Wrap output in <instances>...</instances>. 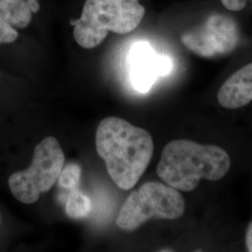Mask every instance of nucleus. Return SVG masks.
<instances>
[{"instance_id":"nucleus-6","label":"nucleus","mask_w":252,"mask_h":252,"mask_svg":"<svg viewBox=\"0 0 252 252\" xmlns=\"http://www.w3.org/2000/svg\"><path fill=\"white\" fill-rule=\"evenodd\" d=\"M238 40L239 32L235 22L222 14H212L203 25L181 36L183 45L204 58L232 53Z\"/></svg>"},{"instance_id":"nucleus-3","label":"nucleus","mask_w":252,"mask_h":252,"mask_svg":"<svg viewBox=\"0 0 252 252\" xmlns=\"http://www.w3.org/2000/svg\"><path fill=\"white\" fill-rule=\"evenodd\" d=\"M145 12L139 0H85L73 36L82 48L93 49L105 40L108 32L125 35L134 31Z\"/></svg>"},{"instance_id":"nucleus-5","label":"nucleus","mask_w":252,"mask_h":252,"mask_svg":"<svg viewBox=\"0 0 252 252\" xmlns=\"http://www.w3.org/2000/svg\"><path fill=\"white\" fill-rule=\"evenodd\" d=\"M63 163L64 154L59 141L54 136H47L36 145L29 167L9 177L11 193L23 204L36 203L41 193L52 189Z\"/></svg>"},{"instance_id":"nucleus-12","label":"nucleus","mask_w":252,"mask_h":252,"mask_svg":"<svg viewBox=\"0 0 252 252\" xmlns=\"http://www.w3.org/2000/svg\"><path fill=\"white\" fill-rule=\"evenodd\" d=\"M18 32L6 21L0 18V44L12 43L18 37Z\"/></svg>"},{"instance_id":"nucleus-14","label":"nucleus","mask_w":252,"mask_h":252,"mask_svg":"<svg viewBox=\"0 0 252 252\" xmlns=\"http://www.w3.org/2000/svg\"><path fill=\"white\" fill-rule=\"evenodd\" d=\"M246 246L250 252H252V222H251L246 232Z\"/></svg>"},{"instance_id":"nucleus-4","label":"nucleus","mask_w":252,"mask_h":252,"mask_svg":"<svg viewBox=\"0 0 252 252\" xmlns=\"http://www.w3.org/2000/svg\"><path fill=\"white\" fill-rule=\"evenodd\" d=\"M185 202L178 189L160 182L144 183L133 191L121 207L116 224L126 231H135L149 220H177L183 215Z\"/></svg>"},{"instance_id":"nucleus-7","label":"nucleus","mask_w":252,"mask_h":252,"mask_svg":"<svg viewBox=\"0 0 252 252\" xmlns=\"http://www.w3.org/2000/svg\"><path fill=\"white\" fill-rule=\"evenodd\" d=\"M129 69L132 85L140 93H147L159 77L172 69L169 57L157 54L148 42H136L129 52Z\"/></svg>"},{"instance_id":"nucleus-11","label":"nucleus","mask_w":252,"mask_h":252,"mask_svg":"<svg viewBox=\"0 0 252 252\" xmlns=\"http://www.w3.org/2000/svg\"><path fill=\"white\" fill-rule=\"evenodd\" d=\"M81 168L77 163H69L63 167L58 178V184L64 189H78L81 180Z\"/></svg>"},{"instance_id":"nucleus-8","label":"nucleus","mask_w":252,"mask_h":252,"mask_svg":"<svg viewBox=\"0 0 252 252\" xmlns=\"http://www.w3.org/2000/svg\"><path fill=\"white\" fill-rule=\"evenodd\" d=\"M219 104L224 108L235 109L252 101V63L231 75L218 92Z\"/></svg>"},{"instance_id":"nucleus-13","label":"nucleus","mask_w":252,"mask_h":252,"mask_svg":"<svg viewBox=\"0 0 252 252\" xmlns=\"http://www.w3.org/2000/svg\"><path fill=\"white\" fill-rule=\"evenodd\" d=\"M221 3L232 11H238L245 8L247 0H221Z\"/></svg>"},{"instance_id":"nucleus-9","label":"nucleus","mask_w":252,"mask_h":252,"mask_svg":"<svg viewBox=\"0 0 252 252\" xmlns=\"http://www.w3.org/2000/svg\"><path fill=\"white\" fill-rule=\"evenodd\" d=\"M39 8L38 0H0V18L14 28H26Z\"/></svg>"},{"instance_id":"nucleus-1","label":"nucleus","mask_w":252,"mask_h":252,"mask_svg":"<svg viewBox=\"0 0 252 252\" xmlns=\"http://www.w3.org/2000/svg\"><path fill=\"white\" fill-rule=\"evenodd\" d=\"M97 153L108 176L120 189H132L152 160L154 144L151 134L124 119L105 118L95 133Z\"/></svg>"},{"instance_id":"nucleus-2","label":"nucleus","mask_w":252,"mask_h":252,"mask_svg":"<svg viewBox=\"0 0 252 252\" xmlns=\"http://www.w3.org/2000/svg\"><path fill=\"white\" fill-rule=\"evenodd\" d=\"M230 167V156L223 149L177 139L163 148L156 172L165 184L174 189L190 191L198 186L202 179L221 180Z\"/></svg>"},{"instance_id":"nucleus-10","label":"nucleus","mask_w":252,"mask_h":252,"mask_svg":"<svg viewBox=\"0 0 252 252\" xmlns=\"http://www.w3.org/2000/svg\"><path fill=\"white\" fill-rule=\"evenodd\" d=\"M92 208V201L89 196L78 189L72 190L65 204L67 216L74 220H81L89 216Z\"/></svg>"}]
</instances>
